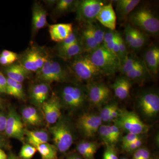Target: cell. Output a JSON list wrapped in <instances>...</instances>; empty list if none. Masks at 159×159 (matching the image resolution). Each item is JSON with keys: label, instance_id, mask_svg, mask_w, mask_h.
<instances>
[{"label": "cell", "instance_id": "cell-1", "mask_svg": "<svg viewBox=\"0 0 159 159\" xmlns=\"http://www.w3.org/2000/svg\"><path fill=\"white\" fill-rule=\"evenodd\" d=\"M127 19L131 25L147 35L156 36L158 35V18L147 6H141L135 9Z\"/></svg>", "mask_w": 159, "mask_h": 159}, {"label": "cell", "instance_id": "cell-2", "mask_svg": "<svg viewBox=\"0 0 159 159\" xmlns=\"http://www.w3.org/2000/svg\"><path fill=\"white\" fill-rule=\"evenodd\" d=\"M69 61V67L71 73L80 81L88 84L98 81L103 76L98 68L91 61L89 53L79 54Z\"/></svg>", "mask_w": 159, "mask_h": 159}, {"label": "cell", "instance_id": "cell-3", "mask_svg": "<svg viewBox=\"0 0 159 159\" xmlns=\"http://www.w3.org/2000/svg\"><path fill=\"white\" fill-rule=\"evenodd\" d=\"M73 75L70 70L59 61L48 59L36 72V78L40 83L50 84L53 82H68Z\"/></svg>", "mask_w": 159, "mask_h": 159}, {"label": "cell", "instance_id": "cell-4", "mask_svg": "<svg viewBox=\"0 0 159 159\" xmlns=\"http://www.w3.org/2000/svg\"><path fill=\"white\" fill-rule=\"evenodd\" d=\"M91 61L103 76L112 77L119 70L120 61L118 57L102 45L89 53Z\"/></svg>", "mask_w": 159, "mask_h": 159}, {"label": "cell", "instance_id": "cell-5", "mask_svg": "<svg viewBox=\"0 0 159 159\" xmlns=\"http://www.w3.org/2000/svg\"><path fill=\"white\" fill-rule=\"evenodd\" d=\"M61 100L68 108H80L88 100L86 87L76 84L64 86L60 91Z\"/></svg>", "mask_w": 159, "mask_h": 159}, {"label": "cell", "instance_id": "cell-6", "mask_svg": "<svg viewBox=\"0 0 159 159\" xmlns=\"http://www.w3.org/2000/svg\"><path fill=\"white\" fill-rule=\"evenodd\" d=\"M107 2L101 0L77 1L75 11L77 18L85 25L97 22V17L101 8Z\"/></svg>", "mask_w": 159, "mask_h": 159}, {"label": "cell", "instance_id": "cell-7", "mask_svg": "<svg viewBox=\"0 0 159 159\" xmlns=\"http://www.w3.org/2000/svg\"><path fill=\"white\" fill-rule=\"evenodd\" d=\"M114 122L120 129L138 135L147 132L148 129V125L133 111H120L119 117Z\"/></svg>", "mask_w": 159, "mask_h": 159}, {"label": "cell", "instance_id": "cell-8", "mask_svg": "<svg viewBox=\"0 0 159 159\" xmlns=\"http://www.w3.org/2000/svg\"><path fill=\"white\" fill-rule=\"evenodd\" d=\"M54 145L60 152H65L70 148L74 138L68 125L62 121H58L50 128Z\"/></svg>", "mask_w": 159, "mask_h": 159}, {"label": "cell", "instance_id": "cell-9", "mask_svg": "<svg viewBox=\"0 0 159 159\" xmlns=\"http://www.w3.org/2000/svg\"><path fill=\"white\" fill-rule=\"evenodd\" d=\"M86 89L88 100L95 106L100 107L105 104L111 97L109 88L104 83L99 80L89 83Z\"/></svg>", "mask_w": 159, "mask_h": 159}, {"label": "cell", "instance_id": "cell-10", "mask_svg": "<svg viewBox=\"0 0 159 159\" xmlns=\"http://www.w3.org/2000/svg\"><path fill=\"white\" fill-rule=\"evenodd\" d=\"M49 59L42 49L33 47L28 49L20 58L19 63L29 72H37Z\"/></svg>", "mask_w": 159, "mask_h": 159}, {"label": "cell", "instance_id": "cell-11", "mask_svg": "<svg viewBox=\"0 0 159 159\" xmlns=\"http://www.w3.org/2000/svg\"><path fill=\"white\" fill-rule=\"evenodd\" d=\"M139 108L148 118L155 116L159 111V96L157 92L147 91L140 94L138 98Z\"/></svg>", "mask_w": 159, "mask_h": 159}, {"label": "cell", "instance_id": "cell-12", "mask_svg": "<svg viewBox=\"0 0 159 159\" xmlns=\"http://www.w3.org/2000/svg\"><path fill=\"white\" fill-rule=\"evenodd\" d=\"M7 116L6 129L4 131L6 136L23 142L25 129L20 116L13 108L9 109Z\"/></svg>", "mask_w": 159, "mask_h": 159}, {"label": "cell", "instance_id": "cell-13", "mask_svg": "<svg viewBox=\"0 0 159 159\" xmlns=\"http://www.w3.org/2000/svg\"><path fill=\"white\" fill-rule=\"evenodd\" d=\"M102 121L99 115L93 113L83 114L77 121L80 130L86 138L93 137L102 125Z\"/></svg>", "mask_w": 159, "mask_h": 159}, {"label": "cell", "instance_id": "cell-14", "mask_svg": "<svg viewBox=\"0 0 159 159\" xmlns=\"http://www.w3.org/2000/svg\"><path fill=\"white\" fill-rule=\"evenodd\" d=\"M46 122L54 125L58 121L61 116V103L59 98L54 97L48 99L42 106Z\"/></svg>", "mask_w": 159, "mask_h": 159}, {"label": "cell", "instance_id": "cell-15", "mask_svg": "<svg viewBox=\"0 0 159 159\" xmlns=\"http://www.w3.org/2000/svg\"><path fill=\"white\" fill-rule=\"evenodd\" d=\"M116 15L111 2L106 4L101 8L97 17V21L102 26L112 31L116 30Z\"/></svg>", "mask_w": 159, "mask_h": 159}, {"label": "cell", "instance_id": "cell-16", "mask_svg": "<svg viewBox=\"0 0 159 159\" xmlns=\"http://www.w3.org/2000/svg\"><path fill=\"white\" fill-rule=\"evenodd\" d=\"M50 92V84L39 83L31 87L30 91V99L34 105L41 107L48 100Z\"/></svg>", "mask_w": 159, "mask_h": 159}, {"label": "cell", "instance_id": "cell-17", "mask_svg": "<svg viewBox=\"0 0 159 159\" xmlns=\"http://www.w3.org/2000/svg\"><path fill=\"white\" fill-rule=\"evenodd\" d=\"M143 61L149 74L157 75L159 69V47L153 45L146 49L144 53Z\"/></svg>", "mask_w": 159, "mask_h": 159}, {"label": "cell", "instance_id": "cell-18", "mask_svg": "<svg viewBox=\"0 0 159 159\" xmlns=\"http://www.w3.org/2000/svg\"><path fill=\"white\" fill-rule=\"evenodd\" d=\"M73 31V25L72 23L54 24L49 27L51 39L58 43L66 39Z\"/></svg>", "mask_w": 159, "mask_h": 159}, {"label": "cell", "instance_id": "cell-19", "mask_svg": "<svg viewBox=\"0 0 159 159\" xmlns=\"http://www.w3.org/2000/svg\"><path fill=\"white\" fill-rule=\"evenodd\" d=\"M116 3V12L117 18L123 20L127 18L128 16L141 2L140 0H118Z\"/></svg>", "mask_w": 159, "mask_h": 159}, {"label": "cell", "instance_id": "cell-20", "mask_svg": "<svg viewBox=\"0 0 159 159\" xmlns=\"http://www.w3.org/2000/svg\"><path fill=\"white\" fill-rule=\"evenodd\" d=\"M150 75L143 60L139 58L134 68L124 76L128 78L132 83L134 82L141 84L144 82Z\"/></svg>", "mask_w": 159, "mask_h": 159}, {"label": "cell", "instance_id": "cell-21", "mask_svg": "<svg viewBox=\"0 0 159 159\" xmlns=\"http://www.w3.org/2000/svg\"><path fill=\"white\" fill-rule=\"evenodd\" d=\"M47 12L40 4L35 2L32 7V30L39 31L47 25Z\"/></svg>", "mask_w": 159, "mask_h": 159}, {"label": "cell", "instance_id": "cell-22", "mask_svg": "<svg viewBox=\"0 0 159 159\" xmlns=\"http://www.w3.org/2000/svg\"><path fill=\"white\" fill-rule=\"evenodd\" d=\"M131 86V82L123 75L116 79L111 88L113 90L116 97L118 99L123 100L129 96Z\"/></svg>", "mask_w": 159, "mask_h": 159}, {"label": "cell", "instance_id": "cell-23", "mask_svg": "<svg viewBox=\"0 0 159 159\" xmlns=\"http://www.w3.org/2000/svg\"><path fill=\"white\" fill-rule=\"evenodd\" d=\"M5 72L8 78L20 83L29 77L30 73L19 63L7 66L5 69Z\"/></svg>", "mask_w": 159, "mask_h": 159}, {"label": "cell", "instance_id": "cell-24", "mask_svg": "<svg viewBox=\"0 0 159 159\" xmlns=\"http://www.w3.org/2000/svg\"><path fill=\"white\" fill-rule=\"evenodd\" d=\"M57 56L65 61H69L77 55L85 53L81 38L72 45L62 51H57Z\"/></svg>", "mask_w": 159, "mask_h": 159}, {"label": "cell", "instance_id": "cell-25", "mask_svg": "<svg viewBox=\"0 0 159 159\" xmlns=\"http://www.w3.org/2000/svg\"><path fill=\"white\" fill-rule=\"evenodd\" d=\"M23 121L27 125L36 126L41 124L42 117L35 107L31 106L26 107L21 112Z\"/></svg>", "mask_w": 159, "mask_h": 159}, {"label": "cell", "instance_id": "cell-26", "mask_svg": "<svg viewBox=\"0 0 159 159\" xmlns=\"http://www.w3.org/2000/svg\"><path fill=\"white\" fill-rule=\"evenodd\" d=\"M25 136L28 144L34 147H37L43 143H47L49 141L48 134L43 130H25Z\"/></svg>", "mask_w": 159, "mask_h": 159}, {"label": "cell", "instance_id": "cell-27", "mask_svg": "<svg viewBox=\"0 0 159 159\" xmlns=\"http://www.w3.org/2000/svg\"><path fill=\"white\" fill-rule=\"evenodd\" d=\"M80 36L85 53H90L99 47L94 39L88 25H85Z\"/></svg>", "mask_w": 159, "mask_h": 159}, {"label": "cell", "instance_id": "cell-28", "mask_svg": "<svg viewBox=\"0 0 159 159\" xmlns=\"http://www.w3.org/2000/svg\"><path fill=\"white\" fill-rule=\"evenodd\" d=\"M6 94L18 99L25 98V93L23 84L7 77Z\"/></svg>", "mask_w": 159, "mask_h": 159}, {"label": "cell", "instance_id": "cell-29", "mask_svg": "<svg viewBox=\"0 0 159 159\" xmlns=\"http://www.w3.org/2000/svg\"><path fill=\"white\" fill-rule=\"evenodd\" d=\"M77 1L60 0L57 1L54 12L56 15L61 16L71 11H75Z\"/></svg>", "mask_w": 159, "mask_h": 159}, {"label": "cell", "instance_id": "cell-30", "mask_svg": "<svg viewBox=\"0 0 159 159\" xmlns=\"http://www.w3.org/2000/svg\"><path fill=\"white\" fill-rule=\"evenodd\" d=\"M42 159H57V151L54 145L48 142L41 144L36 147Z\"/></svg>", "mask_w": 159, "mask_h": 159}, {"label": "cell", "instance_id": "cell-31", "mask_svg": "<svg viewBox=\"0 0 159 159\" xmlns=\"http://www.w3.org/2000/svg\"><path fill=\"white\" fill-rule=\"evenodd\" d=\"M139 59V57L134 54L129 52L121 63L119 71L125 76L134 68Z\"/></svg>", "mask_w": 159, "mask_h": 159}, {"label": "cell", "instance_id": "cell-32", "mask_svg": "<svg viewBox=\"0 0 159 159\" xmlns=\"http://www.w3.org/2000/svg\"><path fill=\"white\" fill-rule=\"evenodd\" d=\"M87 25H88L90 29L94 39L97 44L99 46L102 45L107 29L104 28L103 26L98 24L97 22Z\"/></svg>", "mask_w": 159, "mask_h": 159}, {"label": "cell", "instance_id": "cell-33", "mask_svg": "<svg viewBox=\"0 0 159 159\" xmlns=\"http://www.w3.org/2000/svg\"><path fill=\"white\" fill-rule=\"evenodd\" d=\"M148 35L144 32L135 29L134 38L130 48L134 51H139L145 45L148 41Z\"/></svg>", "mask_w": 159, "mask_h": 159}, {"label": "cell", "instance_id": "cell-34", "mask_svg": "<svg viewBox=\"0 0 159 159\" xmlns=\"http://www.w3.org/2000/svg\"><path fill=\"white\" fill-rule=\"evenodd\" d=\"M80 38V34L77 31H73L66 39L58 43L57 47V51H62L68 48L76 42Z\"/></svg>", "mask_w": 159, "mask_h": 159}, {"label": "cell", "instance_id": "cell-35", "mask_svg": "<svg viewBox=\"0 0 159 159\" xmlns=\"http://www.w3.org/2000/svg\"><path fill=\"white\" fill-rule=\"evenodd\" d=\"M37 149L35 147L29 144H25L22 146L19 153L20 159H31L33 158Z\"/></svg>", "mask_w": 159, "mask_h": 159}, {"label": "cell", "instance_id": "cell-36", "mask_svg": "<svg viewBox=\"0 0 159 159\" xmlns=\"http://www.w3.org/2000/svg\"><path fill=\"white\" fill-rule=\"evenodd\" d=\"M98 132L102 140L106 143L110 144L115 143L112 134L110 125H101L99 129Z\"/></svg>", "mask_w": 159, "mask_h": 159}, {"label": "cell", "instance_id": "cell-37", "mask_svg": "<svg viewBox=\"0 0 159 159\" xmlns=\"http://www.w3.org/2000/svg\"><path fill=\"white\" fill-rule=\"evenodd\" d=\"M135 29L130 24H128L125 26L124 30L125 39L124 40L128 45L129 48H131L133 43L135 36Z\"/></svg>", "mask_w": 159, "mask_h": 159}, {"label": "cell", "instance_id": "cell-38", "mask_svg": "<svg viewBox=\"0 0 159 159\" xmlns=\"http://www.w3.org/2000/svg\"><path fill=\"white\" fill-rule=\"evenodd\" d=\"M78 145L81 146L83 148H84L93 157H95V154L97 152V149L99 147V144L97 142L87 141L80 142Z\"/></svg>", "mask_w": 159, "mask_h": 159}, {"label": "cell", "instance_id": "cell-39", "mask_svg": "<svg viewBox=\"0 0 159 159\" xmlns=\"http://www.w3.org/2000/svg\"><path fill=\"white\" fill-rule=\"evenodd\" d=\"M129 48L128 45L120 34L119 39V59L120 64L127 54L129 53Z\"/></svg>", "mask_w": 159, "mask_h": 159}, {"label": "cell", "instance_id": "cell-40", "mask_svg": "<svg viewBox=\"0 0 159 159\" xmlns=\"http://www.w3.org/2000/svg\"><path fill=\"white\" fill-rule=\"evenodd\" d=\"M116 105L117 104L116 103H111V104L106 105L102 109L100 115H99L102 122H108L109 118L111 112Z\"/></svg>", "mask_w": 159, "mask_h": 159}, {"label": "cell", "instance_id": "cell-41", "mask_svg": "<svg viewBox=\"0 0 159 159\" xmlns=\"http://www.w3.org/2000/svg\"><path fill=\"white\" fill-rule=\"evenodd\" d=\"M133 159H150V153L145 148H139L135 151Z\"/></svg>", "mask_w": 159, "mask_h": 159}, {"label": "cell", "instance_id": "cell-42", "mask_svg": "<svg viewBox=\"0 0 159 159\" xmlns=\"http://www.w3.org/2000/svg\"><path fill=\"white\" fill-rule=\"evenodd\" d=\"M142 145V140L139 138L136 141L129 143V144H127L125 146H122V148L125 151L127 152H130L136 151L139 149L141 147Z\"/></svg>", "mask_w": 159, "mask_h": 159}, {"label": "cell", "instance_id": "cell-43", "mask_svg": "<svg viewBox=\"0 0 159 159\" xmlns=\"http://www.w3.org/2000/svg\"><path fill=\"white\" fill-rule=\"evenodd\" d=\"M119 34V33L116 31H112V30L107 29L104 38H103L102 45H105L106 44L111 41L112 40L116 39Z\"/></svg>", "mask_w": 159, "mask_h": 159}, {"label": "cell", "instance_id": "cell-44", "mask_svg": "<svg viewBox=\"0 0 159 159\" xmlns=\"http://www.w3.org/2000/svg\"><path fill=\"white\" fill-rule=\"evenodd\" d=\"M102 159H119V158L115 149L111 146H108L104 152Z\"/></svg>", "mask_w": 159, "mask_h": 159}, {"label": "cell", "instance_id": "cell-45", "mask_svg": "<svg viewBox=\"0 0 159 159\" xmlns=\"http://www.w3.org/2000/svg\"><path fill=\"white\" fill-rule=\"evenodd\" d=\"M139 139V135L135 134L128 133L123 137L122 139V146L131 143Z\"/></svg>", "mask_w": 159, "mask_h": 159}, {"label": "cell", "instance_id": "cell-46", "mask_svg": "<svg viewBox=\"0 0 159 159\" xmlns=\"http://www.w3.org/2000/svg\"><path fill=\"white\" fill-rule=\"evenodd\" d=\"M1 55L7 57L8 59L11 60L14 62L19 59V55L16 53L9 50H4L1 53Z\"/></svg>", "mask_w": 159, "mask_h": 159}, {"label": "cell", "instance_id": "cell-47", "mask_svg": "<svg viewBox=\"0 0 159 159\" xmlns=\"http://www.w3.org/2000/svg\"><path fill=\"white\" fill-rule=\"evenodd\" d=\"M112 134L115 143H116L120 138L121 132L120 129L116 124L110 125Z\"/></svg>", "mask_w": 159, "mask_h": 159}, {"label": "cell", "instance_id": "cell-48", "mask_svg": "<svg viewBox=\"0 0 159 159\" xmlns=\"http://www.w3.org/2000/svg\"><path fill=\"white\" fill-rule=\"evenodd\" d=\"M7 77L0 72V93H6Z\"/></svg>", "mask_w": 159, "mask_h": 159}, {"label": "cell", "instance_id": "cell-49", "mask_svg": "<svg viewBox=\"0 0 159 159\" xmlns=\"http://www.w3.org/2000/svg\"><path fill=\"white\" fill-rule=\"evenodd\" d=\"M7 116L2 112L0 111V132L5 131L6 129Z\"/></svg>", "mask_w": 159, "mask_h": 159}, {"label": "cell", "instance_id": "cell-50", "mask_svg": "<svg viewBox=\"0 0 159 159\" xmlns=\"http://www.w3.org/2000/svg\"><path fill=\"white\" fill-rule=\"evenodd\" d=\"M120 111L121 110L119 109L118 106H116L111 112L109 118L108 122L115 121L119 117L120 113Z\"/></svg>", "mask_w": 159, "mask_h": 159}, {"label": "cell", "instance_id": "cell-51", "mask_svg": "<svg viewBox=\"0 0 159 159\" xmlns=\"http://www.w3.org/2000/svg\"><path fill=\"white\" fill-rule=\"evenodd\" d=\"M13 63H14V62L11 60L8 59L7 57H4L0 54V64L7 66Z\"/></svg>", "mask_w": 159, "mask_h": 159}, {"label": "cell", "instance_id": "cell-52", "mask_svg": "<svg viewBox=\"0 0 159 159\" xmlns=\"http://www.w3.org/2000/svg\"><path fill=\"white\" fill-rule=\"evenodd\" d=\"M120 34H119L118 38L116 41V43L113 47L112 50L111 52L114 54H115L116 56L119 58V36H120Z\"/></svg>", "mask_w": 159, "mask_h": 159}, {"label": "cell", "instance_id": "cell-53", "mask_svg": "<svg viewBox=\"0 0 159 159\" xmlns=\"http://www.w3.org/2000/svg\"><path fill=\"white\" fill-rule=\"evenodd\" d=\"M8 147V144L7 140L5 139V137L0 135V148H7Z\"/></svg>", "mask_w": 159, "mask_h": 159}, {"label": "cell", "instance_id": "cell-54", "mask_svg": "<svg viewBox=\"0 0 159 159\" xmlns=\"http://www.w3.org/2000/svg\"><path fill=\"white\" fill-rule=\"evenodd\" d=\"M66 159H83L82 157L77 154H72L67 157Z\"/></svg>", "mask_w": 159, "mask_h": 159}, {"label": "cell", "instance_id": "cell-55", "mask_svg": "<svg viewBox=\"0 0 159 159\" xmlns=\"http://www.w3.org/2000/svg\"><path fill=\"white\" fill-rule=\"evenodd\" d=\"M8 156L2 149L0 148V159H7Z\"/></svg>", "mask_w": 159, "mask_h": 159}, {"label": "cell", "instance_id": "cell-56", "mask_svg": "<svg viewBox=\"0 0 159 159\" xmlns=\"http://www.w3.org/2000/svg\"><path fill=\"white\" fill-rule=\"evenodd\" d=\"M7 159H20L18 157L16 156L13 153H10L9 156H8Z\"/></svg>", "mask_w": 159, "mask_h": 159}, {"label": "cell", "instance_id": "cell-57", "mask_svg": "<svg viewBox=\"0 0 159 159\" xmlns=\"http://www.w3.org/2000/svg\"><path fill=\"white\" fill-rule=\"evenodd\" d=\"M2 99H1V97H0V107H1V106H2Z\"/></svg>", "mask_w": 159, "mask_h": 159}, {"label": "cell", "instance_id": "cell-58", "mask_svg": "<svg viewBox=\"0 0 159 159\" xmlns=\"http://www.w3.org/2000/svg\"><path fill=\"white\" fill-rule=\"evenodd\" d=\"M126 159V158H122V159Z\"/></svg>", "mask_w": 159, "mask_h": 159}]
</instances>
